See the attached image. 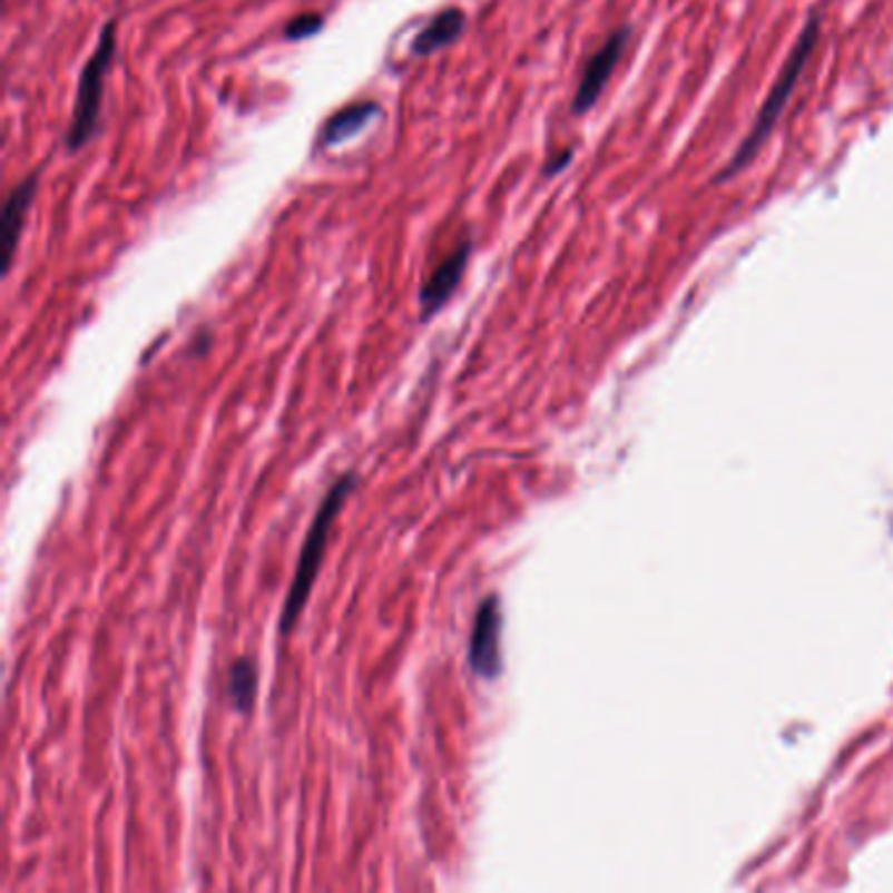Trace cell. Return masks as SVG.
<instances>
[{"mask_svg": "<svg viewBox=\"0 0 893 893\" xmlns=\"http://www.w3.org/2000/svg\"><path fill=\"white\" fill-rule=\"evenodd\" d=\"M817 40H821V17L813 13V17L805 21V29H802L799 37H796L792 53H788L784 69H781V73H778V79L773 81L768 100H765L760 110H757V118H755V124H752V129L747 131V137L742 139V145L736 147L734 158L726 163L724 170H720V176H718L720 181H728V178H734L736 174H742V170H747L749 163L760 155L765 143H768L771 131L776 129L781 116H784L788 100H792L794 89H796V85H799L802 73L807 71L809 58L815 56Z\"/></svg>", "mask_w": 893, "mask_h": 893, "instance_id": "1", "label": "cell"}, {"mask_svg": "<svg viewBox=\"0 0 893 893\" xmlns=\"http://www.w3.org/2000/svg\"><path fill=\"white\" fill-rule=\"evenodd\" d=\"M356 485V474L349 472L341 478L336 485L327 490V495L320 503V509L315 513V522H312L307 540H304L300 563H296V575L292 582V590L286 595L284 602V614H281V631L288 635L300 621L304 606H307L312 585L320 575V567H323V556L327 548V534H331V527L336 524V517L344 509L346 498L352 495V488Z\"/></svg>", "mask_w": 893, "mask_h": 893, "instance_id": "2", "label": "cell"}, {"mask_svg": "<svg viewBox=\"0 0 893 893\" xmlns=\"http://www.w3.org/2000/svg\"><path fill=\"white\" fill-rule=\"evenodd\" d=\"M118 21L110 19L106 21V27L100 29L98 45H95L92 56L87 58L85 69L79 73V87H77V100H73V116L69 124V131H66V150L79 153L92 143V137L100 129V116H102V92H106V77L110 71V66L116 61V48H118Z\"/></svg>", "mask_w": 893, "mask_h": 893, "instance_id": "3", "label": "cell"}, {"mask_svg": "<svg viewBox=\"0 0 893 893\" xmlns=\"http://www.w3.org/2000/svg\"><path fill=\"white\" fill-rule=\"evenodd\" d=\"M629 35H631L629 27L616 29V32L610 35L598 50H595L592 58L585 66L582 77H579L575 100H571V114L585 116L587 110L595 108V102L600 100L602 89L608 87L610 77H614V71H616V66H619V61H621L624 50H627Z\"/></svg>", "mask_w": 893, "mask_h": 893, "instance_id": "4", "label": "cell"}, {"mask_svg": "<svg viewBox=\"0 0 893 893\" xmlns=\"http://www.w3.org/2000/svg\"><path fill=\"white\" fill-rule=\"evenodd\" d=\"M472 252H474V239L472 236H464V239L453 247L451 255L430 273L425 286L420 288L422 320H433L438 312L451 302V296L459 292L461 278H464L469 267V259H472Z\"/></svg>", "mask_w": 893, "mask_h": 893, "instance_id": "5", "label": "cell"}, {"mask_svg": "<svg viewBox=\"0 0 893 893\" xmlns=\"http://www.w3.org/2000/svg\"><path fill=\"white\" fill-rule=\"evenodd\" d=\"M501 602L495 595L482 602L474 619L472 639H469V666L482 679L493 681L501 674Z\"/></svg>", "mask_w": 893, "mask_h": 893, "instance_id": "6", "label": "cell"}, {"mask_svg": "<svg viewBox=\"0 0 893 893\" xmlns=\"http://www.w3.org/2000/svg\"><path fill=\"white\" fill-rule=\"evenodd\" d=\"M37 192H40V170L29 174L24 181H19L9 192L3 205V220H0V234H3V273L11 271L13 257H17L21 234L29 220V210H32Z\"/></svg>", "mask_w": 893, "mask_h": 893, "instance_id": "7", "label": "cell"}, {"mask_svg": "<svg viewBox=\"0 0 893 893\" xmlns=\"http://www.w3.org/2000/svg\"><path fill=\"white\" fill-rule=\"evenodd\" d=\"M467 27V13L459 9V6H449V9L438 11L433 19L428 21L425 29H420V35L412 40V56L428 58L438 53V50L449 48L461 37Z\"/></svg>", "mask_w": 893, "mask_h": 893, "instance_id": "8", "label": "cell"}, {"mask_svg": "<svg viewBox=\"0 0 893 893\" xmlns=\"http://www.w3.org/2000/svg\"><path fill=\"white\" fill-rule=\"evenodd\" d=\"M377 116H381V106L372 100L352 102V106L341 108L338 114H333L325 121L323 131H320L317 147L320 150H325V147L346 143V139H352L354 134H360L364 126H367L372 118H377Z\"/></svg>", "mask_w": 893, "mask_h": 893, "instance_id": "9", "label": "cell"}, {"mask_svg": "<svg viewBox=\"0 0 893 893\" xmlns=\"http://www.w3.org/2000/svg\"><path fill=\"white\" fill-rule=\"evenodd\" d=\"M228 695L234 708L244 713H252L255 708V697H257V666L255 660L239 658L234 666H230L228 674Z\"/></svg>", "mask_w": 893, "mask_h": 893, "instance_id": "10", "label": "cell"}, {"mask_svg": "<svg viewBox=\"0 0 893 893\" xmlns=\"http://www.w3.org/2000/svg\"><path fill=\"white\" fill-rule=\"evenodd\" d=\"M323 24H325V19L320 17V13H315V11L300 13V17H294L286 24L284 40H288V42L310 40V37H315L317 32H323Z\"/></svg>", "mask_w": 893, "mask_h": 893, "instance_id": "11", "label": "cell"}, {"mask_svg": "<svg viewBox=\"0 0 893 893\" xmlns=\"http://www.w3.org/2000/svg\"><path fill=\"white\" fill-rule=\"evenodd\" d=\"M571 158H575V153H571V150H563V153L553 155V158H550V160L546 163V168H542V174H546L548 178H550V176H558L563 168L569 166Z\"/></svg>", "mask_w": 893, "mask_h": 893, "instance_id": "12", "label": "cell"}]
</instances>
